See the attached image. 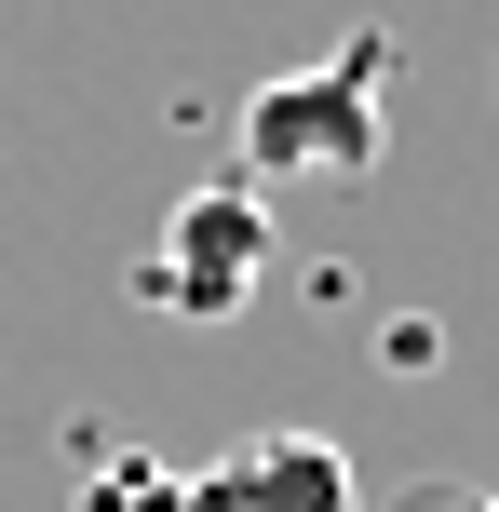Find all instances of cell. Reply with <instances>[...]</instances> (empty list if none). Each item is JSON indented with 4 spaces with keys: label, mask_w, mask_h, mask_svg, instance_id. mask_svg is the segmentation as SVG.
Here are the masks:
<instances>
[{
    "label": "cell",
    "mask_w": 499,
    "mask_h": 512,
    "mask_svg": "<svg viewBox=\"0 0 499 512\" xmlns=\"http://www.w3.org/2000/svg\"><path fill=\"white\" fill-rule=\"evenodd\" d=\"M405 512H499V499H473V486H419Z\"/></svg>",
    "instance_id": "4"
},
{
    "label": "cell",
    "mask_w": 499,
    "mask_h": 512,
    "mask_svg": "<svg viewBox=\"0 0 499 512\" xmlns=\"http://www.w3.org/2000/svg\"><path fill=\"white\" fill-rule=\"evenodd\" d=\"M270 283V203L257 189H189L176 216H162V256H149V310H176V324H230L243 297Z\"/></svg>",
    "instance_id": "2"
},
{
    "label": "cell",
    "mask_w": 499,
    "mask_h": 512,
    "mask_svg": "<svg viewBox=\"0 0 499 512\" xmlns=\"http://www.w3.org/2000/svg\"><path fill=\"white\" fill-rule=\"evenodd\" d=\"M378 81H392V41H338L324 68H284L243 95V176H378Z\"/></svg>",
    "instance_id": "1"
},
{
    "label": "cell",
    "mask_w": 499,
    "mask_h": 512,
    "mask_svg": "<svg viewBox=\"0 0 499 512\" xmlns=\"http://www.w3.org/2000/svg\"><path fill=\"white\" fill-rule=\"evenodd\" d=\"M189 512H365V499H351V459L324 432H257L216 472H189Z\"/></svg>",
    "instance_id": "3"
}]
</instances>
